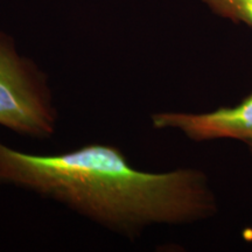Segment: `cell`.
Here are the masks:
<instances>
[{
  "label": "cell",
  "instance_id": "6da1fadb",
  "mask_svg": "<svg viewBox=\"0 0 252 252\" xmlns=\"http://www.w3.org/2000/svg\"><path fill=\"white\" fill-rule=\"evenodd\" d=\"M0 186L33 191L128 239L149 226L200 222L219 210L204 172L140 171L110 144L33 154L0 141Z\"/></svg>",
  "mask_w": 252,
  "mask_h": 252
},
{
  "label": "cell",
  "instance_id": "7a4b0ae2",
  "mask_svg": "<svg viewBox=\"0 0 252 252\" xmlns=\"http://www.w3.org/2000/svg\"><path fill=\"white\" fill-rule=\"evenodd\" d=\"M59 112L48 75L0 32V126L21 137L50 139Z\"/></svg>",
  "mask_w": 252,
  "mask_h": 252
},
{
  "label": "cell",
  "instance_id": "3957f363",
  "mask_svg": "<svg viewBox=\"0 0 252 252\" xmlns=\"http://www.w3.org/2000/svg\"><path fill=\"white\" fill-rule=\"evenodd\" d=\"M154 128H173L193 141L235 139L252 143V94L235 106L210 112L166 111L151 116Z\"/></svg>",
  "mask_w": 252,
  "mask_h": 252
},
{
  "label": "cell",
  "instance_id": "277c9868",
  "mask_svg": "<svg viewBox=\"0 0 252 252\" xmlns=\"http://www.w3.org/2000/svg\"><path fill=\"white\" fill-rule=\"evenodd\" d=\"M214 14L252 28V0H200Z\"/></svg>",
  "mask_w": 252,
  "mask_h": 252
},
{
  "label": "cell",
  "instance_id": "5b68a950",
  "mask_svg": "<svg viewBox=\"0 0 252 252\" xmlns=\"http://www.w3.org/2000/svg\"><path fill=\"white\" fill-rule=\"evenodd\" d=\"M247 145H248L249 151H250V154H251V157H252V143H249V144H247Z\"/></svg>",
  "mask_w": 252,
  "mask_h": 252
}]
</instances>
